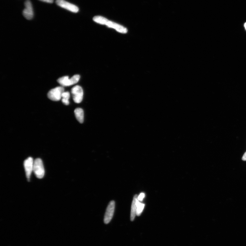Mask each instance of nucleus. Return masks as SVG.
I'll list each match as a JSON object with an SVG mask.
<instances>
[{"instance_id": "nucleus-5", "label": "nucleus", "mask_w": 246, "mask_h": 246, "mask_svg": "<svg viewBox=\"0 0 246 246\" xmlns=\"http://www.w3.org/2000/svg\"><path fill=\"white\" fill-rule=\"evenodd\" d=\"M56 4L60 7L74 13H77L79 11L77 6L71 4L64 0H56Z\"/></svg>"}, {"instance_id": "nucleus-4", "label": "nucleus", "mask_w": 246, "mask_h": 246, "mask_svg": "<svg viewBox=\"0 0 246 246\" xmlns=\"http://www.w3.org/2000/svg\"><path fill=\"white\" fill-rule=\"evenodd\" d=\"M71 93L73 100L76 103H80L82 101L84 92L81 86L79 85L74 86L71 89Z\"/></svg>"}, {"instance_id": "nucleus-14", "label": "nucleus", "mask_w": 246, "mask_h": 246, "mask_svg": "<svg viewBox=\"0 0 246 246\" xmlns=\"http://www.w3.org/2000/svg\"><path fill=\"white\" fill-rule=\"evenodd\" d=\"M145 204L139 202L138 205V207L137 211V215L138 216H140L143 210Z\"/></svg>"}, {"instance_id": "nucleus-3", "label": "nucleus", "mask_w": 246, "mask_h": 246, "mask_svg": "<svg viewBox=\"0 0 246 246\" xmlns=\"http://www.w3.org/2000/svg\"><path fill=\"white\" fill-rule=\"evenodd\" d=\"M64 92V89L62 86L56 87L49 91L47 96L51 101H58L62 99V94Z\"/></svg>"}, {"instance_id": "nucleus-7", "label": "nucleus", "mask_w": 246, "mask_h": 246, "mask_svg": "<svg viewBox=\"0 0 246 246\" xmlns=\"http://www.w3.org/2000/svg\"><path fill=\"white\" fill-rule=\"evenodd\" d=\"M24 5L25 8L23 11V15L26 19L28 20H31L34 16L31 2L29 0H26Z\"/></svg>"}, {"instance_id": "nucleus-11", "label": "nucleus", "mask_w": 246, "mask_h": 246, "mask_svg": "<svg viewBox=\"0 0 246 246\" xmlns=\"http://www.w3.org/2000/svg\"><path fill=\"white\" fill-rule=\"evenodd\" d=\"M75 117L78 121L82 124L84 121V112L83 110L80 108H76L74 111Z\"/></svg>"}, {"instance_id": "nucleus-9", "label": "nucleus", "mask_w": 246, "mask_h": 246, "mask_svg": "<svg viewBox=\"0 0 246 246\" xmlns=\"http://www.w3.org/2000/svg\"><path fill=\"white\" fill-rule=\"evenodd\" d=\"M106 25L108 28L113 29L118 32L122 34H126L128 32L127 29L124 26L111 21L109 20Z\"/></svg>"}, {"instance_id": "nucleus-18", "label": "nucleus", "mask_w": 246, "mask_h": 246, "mask_svg": "<svg viewBox=\"0 0 246 246\" xmlns=\"http://www.w3.org/2000/svg\"><path fill=\"white\" fill-rule=\"evenodd\" d=\"M244 27H245V29H246V23H245V24H244Z\"/></svg>"}, {"instance_id": "nucleus-2", "label": "nucleus", "mask_w": 246, "mask_h": 246, "mask_svg": "<svg viewBox=\"0 0 246 246\" xmlns=\"http://www.w3.org/2000/svg\"><path fill=\"white\" fill-rule=\"evenodd\" d=\"M33 172L37 178L41 179L44 177L45 171L43 162L41 159L37 158L34 161Z\"/></svg>"}, {"instance_id": "nucleus-6", "label": "nucleus", "mask_w": 246, "mask_h": 246, "mask_svg": "<svg viewBox=\"0 0 246 246\" xmlns=\"http://www.w3.org/2000/svg\"><path fill=\"white\" fill-rule=\"evenodd\" d=\"M115 208V202L112 201L110 202L105 215L104 222L106 224H108L112 220Z\"/></svg>"}, {"instance_id": "nucleus-17", "label": "nucleus", "mask_w": 246, "mask_h": 246, "mask_svg": "<svg viewBox=\"0 0 246 246\" xmlns=\"http://www.w3.org/2000/svg\"><path fill=\"white\" fill-rule=\"evenodd\" d=\"M242 159V160L246 161V152L245 153L243 156Z\"/></svg>"}, {"instance_id": "nucleus-13", "label": "nucleus", "mask_w": 246, "mask_h": 246, "mask_svg": "<svg viewBox=\"0 0 246 246\" xmlns=\"http://www.w3.org/2000/svg\"><path fill=\"white\" fill-rule=\"evenodd\" d=\"M70 97V94L68 92H64L63 93L62 96V101L63 103L66 105H68L69 104V99Z\"/></svg>"}, {"instance_id": "nucleus-1", "label": "nucleus", "mask_w": 246, "mask_h": 246, "mask_svg": "<svg viewBox=\"0 0 246 246\" xmlns=\"http://www.w3.org/2000/svg\"><path fill=\"white\" fill-rule=\"evenodd\" d=\"M80 79V76L79 75L73 76L71 78H69L68 76H65L58 79L57 81L62 87H68L77 84Z\"/></svg>"}, {"instance_id": "nucleus-15", "label": "nucleus", "mask_w": 246, "mask_h": 246, "mask_svg": "<svg viewBox=\"0 0 246 246\" xmlns=\"http://www.w3.org/2000/svg\"><path fill=\"white\" fill-rule=\"evenodd\" d=\"M145 194L142 193L138 197V199L139 201H142L143 199L144 198Z\"/></svg>"}, {"instance_id": "nucleus-12", "label": "nucleus", "mask_w": 246, "mask_h": 246, "mask_svg": "<svg viewBox=\"0 0 246 246\" xmlns=\"http://www.w3.org/2000/svg\"><path fill=\"white\" fill-rule=\"evenodd\" d=\"M93 20L99 24L106 25L108 20L101 16H96L93 18Z\"/></svg>"}, {"instance_id": "nucleus-10", "label": "nucleus", "mask_w": 246, "mask_h": 246, "mask_svg": "<svg viewBox=\"0 0 246 246\" xmlns=\"http://www.w3.org/2000/svg\"><path fill=\"white\" fill-rule=\"evenodd\" d=\"M138 197L137 195H135L132 201L130 216L131 220L132 221H134L136 215H137L138 205L139 203Z\"/></svg>"}, {"instance_id": "nucleus-16", "label": "nucleus", "mask_w": 246, "mask_h": 246, "mask_svg": "<svg viewBox=\"0 0 246 246\" xmlns=\"http://www.w3.org/2000/svg\"><path fill=\"white\" fill-rule=\"evenodd\" d=\"M39 1L48 3H52L54 1V0H39Z\"/></svg>"}, {"instance_id": "nucleus-8", "label": "nucleus", "mask_w": 246, "mask_h": 246, "mask_svg": "<svg viewBox=\"0 0 246 246\" xmlns=\"http://www.w3.org/2000/svg\"><path fill=\"white\" fill-rule=\"evenodd\" d=\"M34 163V161H33V158L31 157H29L26 159L24 162L26 178L28 181H29L32 173L33 170Z\"/></svg>"}]
</instances>
